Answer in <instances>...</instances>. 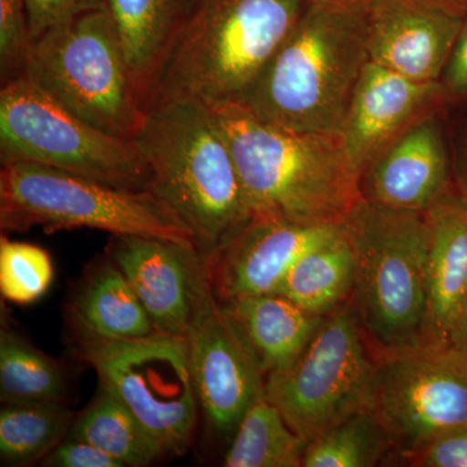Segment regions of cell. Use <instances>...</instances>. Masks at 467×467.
<instances>
[{
	"mask_svg": "<svg viewBox=\"0 0 467 467\" xmlns=\"http://www.w3.org/2000/svg\"><path fill=\"white\" fill-rule=\"evenodd\" d=\"M459 195L467 202V155L459 171Z\"/></svg>",
	"mask_w": 467,
	"mask_h": 467,
	"instance_id": "36",
	"label": "cell"
},
{
	"mask_svg": "<svg viewBox=\"0 0 467 467\" xmlns=\"http://www.w3.org/2000/svg\"><path fill=\"white\" fill-rule=\"evenodd\" d=\"M133 140L149 165L150 192L189 226L202 256L251 220L232 150L211 109L160 104Z\"/></svg>",
	"mask_w": 467,
	"mask_h": 467,
	"instance_id": "4",
	"label": "cell"
},
{
	"mask_svg": "<svg viewBox=\"0 0 467 467\" xmlns=\"http://www.w3.org/2000/svg\"><path fill=\"white\" fill-rule=\"evenodd\" d=\"M67 438L91 442L124 466L150 465L167 454L161 442L150 434L128 405L100 383L99 391L77 416Z\"/></svg>",
	"mask_w": 467,
	"mask_h": 467,
	"instance_id": "23",
	"label": "cell"
},
{
	"mask_svg": "<svg viewBox=\"0 0 467 467\" xmlns=\"http://www.w3.org/2000/svg\"><path fill=\"white\" fill-rule=\"evenodd\" d=\"M465 12L442 0H370L368 58L414 81H441Z\"/></svg>",
	"mask_w": 467,
	"mask_h": 467,
	"instance_id": "15",
	"label": "cell"
},
{
	"mask_svg": "<svg viewBox=\"0 0 467 467\" xmlns=\"http://www.w3.org/2000/svg\"><path fill=\"white\" fill-rule=\"evenodd\" d=\"M373 408L402 461L467 425V352L453 344L377 353Z\"/></svg>",
	"mask_w": 467,
	"mask_h": 467,
	"instance_id": "11",
	"label": "cell"
},
{
	"mask_svg": "<svg viewBox=\"0 0 467 467\" xmlns=\"http://www.w3.org/2000/svg\"><path fill=\"white\" fill-rule=\"evenodd\" d=\"M32 48L26 0H0V78L2 85L23 77Z\"/></svg>",
	"mask_w": 467,
	"mask_h": 467,
	"instance_id": "29",
	"label": "cell"
},
{
	"mask_svg": "<svg viewBox=\"0 0 467 467\" xmlns=\"http://www.w3.org/2000/svg\"><path fill=\"white\" fill-rule=\"evenodd\" d=\"M343 223H297L252 217L207 260L221 301L273 294L306 252L342 232Z\"/></svg>",
	"mask_w": 467,
	"mask_h": 467,
	"instance_id": "14",
	"label": "cell"
},
{
	"mask_svg": "<svg viewBox=\"0 0 467 467\" xmlns=\"http://www.w3.org/2000/svg\"><path fill=\"white\" fill-rule=\"evenodd\" d=\"M378 356L352 295L324 322L299 358L265 379V396L310 442L344 418L373 408Z\"/></svg>",
	"mask_w": 467,
	"mask_h": 467,
	"instance_id": "10",
	"label": "cell"
},
{
	"mask_svg": "<svg viewBox=\"0 0 467 467\" xmlns=\"http://www.w3.org/2000/svg\"><path fill=\"white\" fill-rule=\"evenodd\" d=\"M76 418L64 402H5L0 410L3 465L26 466L45 459L66 441Z\"/></svg>",
	"mask_w": 467,
	"mask_h": 467,
	"instance_id": "25",
	"label": "cell"
},
{
	"mask_svg": "<svg viewBox=\"0 0 467 467\" xmlns=\"http://www.w3.org/2000/svg\"><path fill=\"white\" fill-rule=\"evenodd\" d=\"M309 0H192L147 112L190 101L208 109L247 99Z\"/></svg>",
	"mask_w": 467,
	"mask_h": 467,
	"instance_id": "2",
	"label": "cell"
},
{
	"mask_svg": "<svg viewBox=\"0 0 467 467\" xmlns=\"http://www.w3.org/2000/svg\"><path fill=\"white\" fill-rule=\"evenodd\" d=\"M356 252L352 296L377 353L422 346L430 234L425 212L361 202L344 221Z\"/></svg>",
	"mask_w": 467,
	"mask_h": 467,
	"instance_id": "5",
	"label": "cell"
},
{
	"mask_svg": "<svg viewBox=\"0 0 467 467\" xmlns=\"http://www.w3.org/2000/svg\"><path fill=\"white\" fill-rule=\"evenodd\" d=\"M109 257L128 278L156 330L186 337L213 292L202 252L167 239L112 235Z\"/></svg>",
	"mask_w": 467,
	"mask_h": 467,
	"instance_id": "13",
	"label": "cell"
},
{
	"mask_svg": "<svg viewBox=\"0 0 467 467\" xmlns=\"http://www.w3.org/2000/svg\"><path fill=\"white\" fill-rule=\"evenodd\" d=\"M425 216L430 244L422 346H444L467 303V202L448 192Z\"/></svg>",
	"mask_w": 467,
	"mask_h": 467,
	"instance_id": "18",
	"label": "cell"
},
{
	"mask_svg": "<svg viewBox=\"0 0 467 467\" xmlns=\"http://www.w3.org/2000/svg\"><path fill=\"white\" fill-rule=\"evenodd\" d=\"M368 60L367 7L310 3L242 106L288 130L340 134Z\"/></svg>",
	"mask_w": 467,
	"mask_h": 467,
	"instance_id": "3",
	"label": "cell"
},
{
	"mask_svg": "<svg viewBox=\"0 0 467 467\" xmlns=\"http://www.w3.org/2000/svg\"><path fill=\"white\" fill-rule=\"evenodd\" d=\"M67 378L60 364L3 327L0 334V396L3 402H64Z\"/></svg>",
	"mask_w": 467,
	"mask_h": 467,
	"instance_id": "26",
	"label": "cell"
},
{
	"mask_svg": "<svg viewBox=\"0 0 467 467\" xmlns=\"http://www.w3.org/2000/svg\"><path fill=\"white\" fill-rule=\"evenodd\" d=\"M73 350L155 436L165 453L189 450L199 405L182 335L156 331L140 339H110L70 321Z\"/></svg>",
	"mask_w": 467,
	"mask_h": 467,
	"instance_id": "8",
	"label": "cell"
},
{
	"mask_svg": "<svg viewBox=\"0 0 467 467\" xmlns=\"http://www.w3.org/2000/svg\"><path fill=\"white\" fill-rule=\"evenodd\" d=\"M393 456L386 427L371 409L359 410L309 442L303 467H373Z\"/></svg>",
	"mask_w": 467,
	"mask_h": 467,
	"instance_id": "27",
	"label": "cell"
},
{
	"mask_svg": "<svg viewBox=\"0 0 467 467\" xmlns=\"http://www.w3.org/2000/svg\"><path fill=\"white\" fill-rule=\"evenodd\" d=\"M48 467H125L100 448L81 439L67 438L42 460Z\"/></svg>",
	"mask_w": 467,
	"mask_h": 467,
	"instance_id": "32",
	"label": "cell"
},
{
	"mask_svg": "<svg viewBox=\"0 0 467 467\" xmlns=\"http://www.w3.org/2000/svg\"><path fill=\"white\" fill-rule=\"evenodd\" d=\"M451 192L450 161L434 115L393 140L361 177L365 202L400 211L426 212Z\"/></svg>",
	"mask_w": 467,
	"mask_h": 467,
	"instance_id": "17",
	"label": "cell"
},
{
	"mask_svg": "<svg viewBox=\"0 0 467 467\" xmlns=\"http://www.w3.org/2000/svg\"><path fill=\"white\" fill-rule=\"evenodd\" d=\"M186 337L199 405L214 435L230 441L248 408L265 396V376L214 291Z\"/></svg>",
	"mask_w": 467,
	"mask_h": 467,
	"instance_id": "12",
	"label": "cell"
},
{
	"mask_svg": "<svg viewBox=\"0 0 467 467\" xmlns=\"http://www.w3.org/2000/svg\"><path fill=\"white\" fill-rule=\"evenodd\" d=\"M0 161L36 162L122 189H150L149 165L133 140L88 124L24 76L0 90Z\"/></svg>",
	"mask_w": 467,
	"mask_h": 467,
	"instance_id": "9",
	"label": "cell"
},
{
	"mask_svg": "<svg viewBox=\"0 0 467 467\" xmlns=\"http://www.w3.org/2000/svg\"><path fill=\"white\" fill-rule=\"evenodd\" d=\"M447 98L450 95L441 81H414L368 60L340 131L361 177L393 140L416 122L434 115Z\"/></svg>",
	"mask_w": 467,
	"mask_h": 467,
	"instance_id": "16",
	"label": "cell"
},
{
	"mask_svg": "<svg viewBox=\"0 0 467 467\" xmlns=\"http://www.w3.org/2000/svg\"><path fill=\"white\" fill-rule=\"evenodd\" d=\"M355 282L356 252L344 223L337 236L300 257L273 294L313 315L327 316L348 299Z\"/></svg>",
	"mask_w": 467,
	"mask_h": 467,
	"instance_id": "22",
	"label": "cell"
},
{
	"mask_svg": "<svg viewBox=\"0 0 467 467\" xmlns=\"http://www.w3.org/2000/svg\"><path fill=\"white\" fill-rule=\"evenodd\" d=\"M265 379L291 367L306 347L325 316L313 315L278 294L254 295L223 301Z\"/></svg>",
	"mask_w": 467,
	"mask_h": 467,
	"instance_id": "20",
	"label": "cell"
},
{
	"mask_svg": "<svg viewBox=\"0 0 467 467\" xmlns=\"http://www.w3.org/2000/svg\"><path fill=\"white\" fill-rule=\"evenodd\" d=\"M442 2L450 3L451 5H456V7L467 9V0H442Z\"/></svg>",
	"mask_w": 467,
	"mask_h": 467,
	"instance_id": "37",
	"label": "cell"
},
{
	"mask_svg": "<svg viewBox=\"0 0 467 467\" xmlns=\"http://www.w3.org/2000/svg\"><path fill=\"white\" fill-rule=\"evenodd\" d=\"M451 344L467 352V303L451 334Z\"/></svg>",
	"mask_w": 467,
	"mask_h": 467,
	"instance_id": "34",
	"label": "cell"
},
{
	"mask_svg": "<svg viewBox=\"0 0 467 467\" xmlns=\"http://www.w3.org/2000/svg\"><path fill=\"white\" fill-rule=\"evenodd\" d=\"M212 112L232 150L252 217L343 223L362 201L361 174L342 135L288 130L238 103Z\"/></svg>",
	"mask_w": 467,
	"mask_h": 467,
	"instance_id": "1",
	"label": "cell"
},
{
	"mask_svg": "<svg viewBox=\"0 0 467 467\" xmlns=\"http://www.w3.org/2000/svg\"><path fill=\"white\" fill-rule=\"evenodd\" d=\"M309 442L285 422L266 396L257 399L243 416L230 441L227 467H300Z\"/></svg>",
	"mask_w": 467,
	"mask_h": 467,
	"instance_id": "24",
	"label": "cell"
},
{
	"mask_svg": "<svg viewBox=\"0 0 467 467\" xmlns=\"http://www.w3.org/2000/svg\"><path fill=\"white\" fill-rule=\"evenodd\" d=\"M144 110L189 16L192 0H103Z\"/></svg>",
	"mask_w": 467,
	"mask_h": 467,
	"instance_id": "19",
	"label": "cell"
},
{
	"mask_svg": "<svg viewBox=\"0 0 467 467\" xmlns=\"http://www.w3.org/2000/svg\"><path fill=\"white\" fill-rule=\"evenodd\" d=\"M100 3L103 0H26L32 42L51 27Z\"/></svg>",
	"mask_w": 467,
	"mask_h": 467,
	"instance_id": "31",
	"label": "cell"
},
{
	"mask_svg": "<svg viewBox=\"0 0 467 467\" xmlns=\"http://www.w3.org/2000/svg\"><path fill=\"white\" fill-rule=\"evenodd\" d=\"M370 0H309L316 5H339V7L365 8Z\"/></svg>",
	"mask_w": 467,
	"mask_h": 467,
	"instance_id": "35",
	"label": "cell"
},
{
	"mask_svg": "<svg viewBox=\"0 0 467 467\" xmlns=\"http://www.w3.org/2000/svg\"><path fill=\"white\" fill-rule=\"evenodd\" d=\"M404 462L416 467H467V425L439 436Z\"/></svg>",
	"mask_w": 467,
	"mask_h": 467,
	"instance_id": "30",
	"label": "cell"
},
{
	"mask_svg": "<svg viewBox=\"0 0 467 467\" xmlns=\"http://www.w3.org/2000/svg\"><path fill=\"white\" fill-rule=\"evenodd\" d=\"M54 279L50 254L32 243L0 239V292L5 300L29 306L41 299Z\"/></svg>",
	"mask_w": 467,
	"mask_h": 467,
	"instance_id": "28",
	"label": "cell"
},
{
	"mask_svg": "<svg viewBox=\"0 0 467 467\" xmlns=\"http://www.w3.org/2000/svg\"><path fill=\"white\" fill-rule=\"evenodd\" d=\"M36 226L149 236L198 248L189 226L150 190L122 189L36 162L3 164L0 227L23 233Z\"/></svg>",
	"mask_w": 467,
	"mask_h": 467,
	"instance_id": "6",
	"label": "cell"
},
{
	"mask_svg": "<svg viewBox=\"0 0 467 467\" xmlns=\"http://www.w3.org/2000/svg\"><path fill=\"white\" fill-rule=\"evenodd\" d=\"M23 76L110 134L133 140L146 119L104 2L34 39Z\"/></svg>",
	"mask_w": 467,
	"mask_h": 467,
	"instance_id": "7",
	"label": "cell"
},
{
	"mask_svg": "<svg viewBox=\"0 0 467 467\" xmlns=\"http://www.w3.org/2000/svg\"><path fill=\"white\" fill-rule=\"evenodd\" d=\"M441 82L450 97L467 95V18L454 43Z\"/></svg>",
	"mask_w": 467,
	"mask_h": 467,
	"instance_id": "33",
	"label": "cell"
},
{
	"mask_svg": "<svg viewBox=\"0 0 467 467\" xmlns=\"http://www.w3.org/2000/svg\"><path fill=\"white\" fill-rule=\"evenodd\" d=\"M69 319L110 339H140L158 331L110 257L92 266L85 276L70 306Z\"/></svg>",
	"mask_w": 467,
	"mask_h": 467,
	"instance_id": "21",
	"label": "cell"
}]
</instances>
